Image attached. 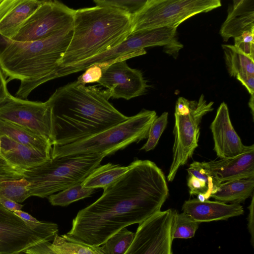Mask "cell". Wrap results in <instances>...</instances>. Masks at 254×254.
I'll list each match as a JSON object with an SVG mask.
<instances>
[{
  "label": "cell",
  "mask_w": 254,
  "mask_h": 254,
  "mask_svg": "<svg viewBox=\"0 0 254 254\" xmlns=\"http://www.w3.org/2000/svg\"><path fill=\"white\" fill-rule=\"evenodd\" d=\"M129 170L79 210L66 234L101 246L121 230L161 211L169 194L165 176L153 162L136 159Z\"/></svg>",
  "instance_id": "cell-1"
},
{
  "label": "cell",
  "mask_w": 254,
  "mask_h": 254,
  "mask_svg": "<svg viewBox=\"0 0 254 254\" xmlns=\"http://www.w3.org/2000/svg\"><path fill=\"white\" fill-rule=\"evenodd\" d=\"M107 90L77 80L57 89L47 100L52 110L53 145L72 143L127 120L109 102Z\"/></svg>",
  "instance_id": "cell-2"
},
{
  "label": "cell",
  "mask_w": 254,
  "mask_h": 254,
  "mask_svg": "<svg viewBox=\"0 0 254 254\" xmlns=\"http://www.w3.org/2000/svg\"><path fill=\"white\" fill-rule=\"evenodd\" d=\"M72 35V25L47 38L19 42L0 35V66L7 77L20 81L16 97L26 99L41 84L53 79Z\"/></svg>",
  "instance_id": "cell-3"
},
{
  "label": "cell",
  "mask_w": 254,
  "mask_h": 254,
  "mask_svg": "<svg viewBox=\"0 0 254 254\" xmlns=\"http://www.w3.org/2000/svg\"><path fill=\"white\" fill-rule=\"evenodd\" d=\"M132 16L107 6L74 10L72 35L59 62L66 67L90 59L121 44L130 34Z\"/></svg>",
  "instance_id": "cell-4"
},
{
  "label": "cell",
  "mask_w": 254,
  "mask_h": 254,
  "mask_svg": "<svg viewBox=\"0 0 254 254\" xmlns=\"http://www.w3.org/2000/svg\"><path fill=\"white\" fill-rule=\"evenodd\" d=\"M106 156L95 153L51 158L25 170L23 177L29 183L31 196L47 197L83 182Z\"/></svg>",
  "instance_id": "cell-5"
},
{
  "label": "cell",
  "mask_w": 254,
  "mask_h": 254,
  "mask_svg": "<svg viewBox=\"0 0 254 254\" xmlns=\"http://www.w3.org/2000/svg\"><path fill=\"white\" fill-rule=\"evenodd\" d=\"M156 117L155 111L143 109L127 120L87 138L65 145H53L51 158L95 153L112 154L132 143L147 138Z\"/></svg>",
  "instance_id": "cell-6"
},
{
  "label": "cell",
  "mask_w": 254,
  "mask_h": 254,
  "mask_svg": "<svg viewBox=\"0 0 254 254\" xmlns=\"http://www.w3.org/2000/svg\"><path fill=\"white\" fill-rule=\"evenodd\" d=\"M177 28L163 27L137 31L130 34L119 45L102 54L66 67H59L53 79L85 70L102 62H117L144 55L146 47L164 46L167 48L176 44Z\"/></svg>",
  "instance_id": "cell-7"
},
{
  "label": "cell",
  "mask_w": 254,
  "mask_h": 254,
  "mask_svg": "<svg viewBox=\"0 0 254 254\" xmlns=\"http://www.w3.org/2000/svg\"><path fill=\"white\" fill-rule=\"evenodd\" d=\"M221 5L220 0H147L142 9L132 16L130 34L159 27L177 28L188 18Z\"/></svg>",
  "instance_id": "cell-8"
},
{
  "label": "cell",
  "mask_w": 254,
  "mask_h": 254,
  "mask_svg": "<svg viewBox=\"0 0 254 254\" xmlns=\"http://www.w3.org/2000/svg\"><path fill=\"white\" fill-rule=\"evenodd\" d=\"M213 102H207L202 94L198 101H190L189 110L183 114L174 113V142L173 160L167 180L172 181L179 169L185 165L198 146L199 125L202 117L213 110Z\"/></svg>",
  "instance_id": "cell-9"
},
{
  "label": "cell",
  "mask_w": 254,
  "mask_h": 254,
  "mask_svg": "<svg viewBox=\"0 0 254 254\" xmlns=\"http://www.w3.org/2000/svg\"><path fill=\"white\" fill-rule=\"evenodd\" d=\"M176 210L160 211L138 224L124 254H173L172 234Z\"/></svg>",
  "instance_id": "cell-10"
},
{
  "label": "cell",
  "mask_w": 254,
  "mask_h": 254,
  "mask_svg": "<svg viewBox=\"0 0 254 254\" xmlns=\"http://www.w3.org/2000/svg\"><path fill=\"white\" fill-rule=\"evenodd\" d=\"M74 11L59 1L42 0L12 40L31 42L49 37L72 25Z\"/></svg>",
  "instance_id": "cell-11"
},
{
  "label": "cell",
  "mask_w": 254,
  "mask_h": 254,
  "mask_svg": "<svg viewBox=\"0 0 254 254\" xmlns=\"http://www.w3.org/2000/svg\"><path fill=\"white\" fill-rule=\"evenodd\" d=\"M0 119L21 126L53 146L52 110L48 101H31L10 95L0 105Z\"/></svg>",
  "instance_id": "cell-12"
},
{
  "label": "cell",
  "mask_w": 254,
  "mask_h": 254,
  "mask_svg": "<svg viewBox=\"0 0 254 254\" xmlns=\"http://www.w3.org/2000/svg\"><path fill=\"white\" fill-rule=\"evenodd\" d=\"M55 236L35 231L0 204V254H18Z\"/></svg>",
  "instance_id": "cell-13"
},
{
  "label": "cell",
  "mask_w": 254,
  "mask_h": 254,
  "mask_svg": "<svg viewBox=\"0 0 254 254\" xmlns=\"http://www.w3.org/2000/svg\"><path fill=\"white\" fill-rule=\"evenodd\" d=\"M98 83L106 88L110 98L126 100L144 94L148 87L141 71L130 68L126 60L106 67Z\"/></svg>",
  "instance_id": "cell-14"
},
{
  "label": "cell",
  "mask_w": 254,
  "mask_h": 254,
  "mask_svg": "<svg viewBox=\"0 0 254 254\" xmlns=\"http://www.w3.org/2000/svg\"><path fill=\"white\" fill-rule=\"evenodd\" d=\"M214 150L220 159L231 158L242 154L250 147L244 145L232 124L227 105L222 102L210 126Z\"/></svg>",
  "instance_id": "cell-15"
},
{
  "label": "cell",
  "mask_w": 254,
  "mask_h": 254,
  "mask_svg": "<svg viewBox=\"0 0 254 254\" xmlns=\"http://www.w3.org/2000/svg\"><path fill=\"white\" fill-rule=\"evenodd\" d=\"M221 184L244 178L254 177V145L245 152L231 158L198 162Z\"/></svg>",
  "instance_id": "cell-16"
},
{
  "label": "cell",
  "mask_w": 254,
  "mask_h": 254,
  "mask_svg": "<svg viewBox=\"0 0 254 254\" xmlns=\"http://www.w3.org/2000/svg\"><path fill=\"white\" fill-rule=\"evenodd\" d=\"M42 2L38 0H0V35L12 39Z\"/></svg>",
  "instance_id": "cell-17"
},
{
  "label": "cell",
  "mask_w": 254,
  "mask_h": 254,
  "mask_svg": "<svg viewBox=\"0 0 254 254\" xmlns=\"http://www.w3.org/2000/svg\"><path fill=\"white\" fill-rule=\"evenodd\" d=\"M182 209L183 212L199 223L226 220L243 215L244 212L243 207L240 204H228L209 200L201 201L197 198L185 201Z\"/></svg>",
  "instance_id": "cell-18"
},
{
  "label": "cell",
  "mask_w": 254,
  "mask_h": 254,
  "mask_svg": "<svg viewBox=\"0 0 254 254\" xmlns=\"http://www.w3.org/2000/svg\"><path fill=\"white\" fill-rule=\"evenodd\" d=\"M252 30H254V0H234L220 30L223 41L227 42Z\"/></svg>",
  "instance_id": "cell-19"
},
{
  "label": "cell",
  "mask_w": 254,
  "mask_h": 254,
  "mask_svg": "<svg viewBox=\"0 0 254 254\" xmlns=\"http://www.w3.org/2000/svg\"><path fill=\"white\" fill-rule=\"evenodd\" d=\"M0 155L8 162L24 170L39 166L51 158V154L19 143L0 135Z\"/></svg>",
  "instance_id": "cell-20"
},
{
  "label": "cell",
  "mask_w": 254,
  "mask_h": 254,
  "mask_svg": "<svg viewBox=\"0 0 254 254\" xmlns=\"http://www.w3.org/2000/svg\"><path fill=\"white\" fill-rule=\"evenodd\" d=\"M187 185L191 195H196L203 201L208 200L220 184L198 162H193L187 169Z\"/></svg>",
  "instance_id": "cell-21"
},
{
  "label": "cell",
  "mask_w": 254,
  "mask_h": 254,
  "mask_svg": "<svg viewBox=\"0 0 254 254\" xmlns=\"http://www.w3.org/2000/svg\"><path fill=\"white\" fill-rule=\"evenodd\" d=\"M254 177L240 179L221 184L211 195L215 200L240 204L254 193Z\"/></svg>",
  "instance_id": "cell-22"
},
{
  "label": "cell",
  "mask_w": 254,
  "mask_h": 254,
  "mask_svg": "<svg viewBox=\"0 0 254 254\" xmlns=\"http://www.w3.org/2000/svg\"><path fill=\"white\" fill-rule=\"evenodd\" d=\"M3 135L19 143L51 154L52 144L49 140L21 126L0 119V136Z\"/></svg>",
  "instance_id": "cell-23"
},
{
  "label": "cell",
  "mask_w": 254,
  "mask_h": 254,
  "mask_svg": "<svg viewBox=\"0 0 254 254\" xmlns=\"http://www.w3.org/2000/svg\"><path fill=\"white\" fill-rule=\"evenodd\" d=\"M48 245L55 254H105L100 246L91 245L66 234L57 235Z\"/></svg>",
  "instance_id": "cell-24"
},
{
  "label": "cell",
  "mask_w": 254,
  "mask_h": 254,
  "mask_svg": "<svg viewBox=\"0 0 254 254\" xmlns=\"http://www.w3.org/2000/svg\"><path fill=\"white\" fill-rule=\"evenodd\" d=\"M129 169L130 165L121 166L111 163L100 166L83 182V186L94 189L99 188L104 189L119 179Z\"/></svg>",
  "instance_id": "cell-25"
},
{
  "label": "cell",
  "mask_w": 254,
  "mask_h": 254,
  "mask_svg": "<svg viewBox=\"0 0 254 254\" xmlns=\"http://www.w3.org/2000/svg\"><path fill=\"white\" fill-rule=\"evenodd\" d=\"M226 65L231 76L236 77L240 73L254 75V59L246 55L234 45L223 44Z\"/></svg>",
  "instance_id": "cell-26"
},
{
  "label": "cell",
  "mask_w": 254,
  "mask_h": 254,
  "mask_svg": "<svg viewBox=\"0 0 254 254\" xmlns=\"http://www.w3.org/2000/svg\"><path fill=\"white\" fill-rule=\"evenodd\" d=\"M95 189L83 186V182L48 196L50 203L54 206H66L71 203L90 196Z\"/></svg>",
  "instance_id": "cell-27"
},
{
  "label": "cell",
  "mask_w": 254,
  "mask_h": 254,
  "mask_svg": "<svg viewBox=\"0 0 254 254\" xmlns=\"http://www.w3.org/2000/svg\"><path fill=\"white\" fill-rule=\"evenodd\" d=\"M29 183L24 177L0 182V196L21 203L31 196Z\"/></svg>",
  "instance_id": "cell-28"
},
{
  "label": "cell",
  "mask_w": 254,
  "mask_h": 254,
  "mask_svg": "<svg viewBox=\"0 0 254 254\" xmlns=\"http://www.w3.org/2000/svg\"><path fill=\"white\" fill-rule=\"evenodd\" d=\"M134 233L124 228L109 238L100 246L105 254H124L130 246Z\"/></svg>",
  "instance_id": "cell-29"
},
{
  "label": "cell",
  "mask_w": 254,
  "mask_h": 254,
  "mask_svg": "<svg viewBox=\"0 0 254 254\" xmlns=\"http://www.w3.org/2000/svg\"><path fill=\"white\" fill-rule=\"evenodd\" d=\"M199 227V223L185 213L176 211L173 229V239L192 238Z\"/></svg>",
  "instance_id": "cell-30"
},
{
  "label": "cell",
  "mask_w": 254,
  "mask_h": 254,
  "mask_svg": "<svg viewBox=\"0 0 254 254\" xmlns=\"http://www.w3.org/2000/svg\"><path fill=\"white\" fill-rule=\"evenodd\" d=\"M96 6L113 8L131 16L138 13L147 0H94Z\"/></svg>",
  "instance_id": "cell-31"
},
{
  "label": "cell",
  "mask_w": 254,
  "mask_h": 254,
  "mask_svg": "<svg viewBox=\"0 0 254 254\" xmlns=\"http://www.w3.org/2000/svg\"><path fill=\"white\" fill-rule=\"evenodd\" d=\"M168 117V113L164 112L159 117H156L150 127L148 139L141 148V150L149 151L153 149L156 146L167 126Z\"/></svg>",
  "instance_id": "cell-32"
},
{
  "label": "cell",
  "mask_w": 254,
  "mask_h": 254,
  "mask_svg": "<svg viewBox=\"0 0 254 254\" xmlns=\"http://www.w3.org/2000/svg\"><path fill=\"white\" fill-rule=\"evenodd\" d=\"M31 229L44 234L56 236L59 231L56 223L39 221L29 213L21 210L14 212Z\"/></svg>",
  "instance_id": "cell-33"
},
{
  "label": "cell",
  "mask_w": 254,
  "mask_h": 254,
  "mask_svg": "<svg viewBox=\"0 0 254 254\" xmlns=\"http://www.w3.org/2000/svg\"><path fill=\"white\" fill-rule=\"evenodd\" d=\"M24 171L8 162L0 154V182L21 179Z\"/></svg>",
  "instance_id": "cell-34"
},
{
  "label": "cell",
  "mask_w": 254,
  "mask_h": 254,
  "mask_svg": "<svg viewBox=\"0 0 254 254\" xmlns=\"http://www.w3.org/2000/svg\"><path fill=\"white\" fill-rule=\"evenodd\" d=\"M109 66L107 62H103L93 65L88 68L80 76L77 81L84 85L87 83L98 82L102 77L103 70Z\"/></svg>",
  "instance_id": "cell-35"
},
{
  "label": "cell",
  "mask_w": 254,
  "mask_h": 254,
  "mask_svg": "<svg viewBox=\"0 0 254 254\" xmlns=\"http://www.w3.org/2000/svg\"><path fill=\"white\" fill-rule=\"evenodd\" d=\"M7 77L0 66V105L4 103L11 94L7 88Z\"/></svg>",
  "instance_id": "cell-36"
},
{
  "label": "cell",
  "mask_w": 254,
  "mask_h": 254,
  "mask_svg": "<svg viewBox=\"0 0 254 254\" xmlns=\"http://www.w3.org/2000/svg\"><path fill=\"white\" fill-rule=\"evenodd\" d=\"M237 79L246 88L251 95L254 93V75L248 73H240Z\"/></svg>",
  "instance_id": "cell-37"
},
{
  "label": "cell",
  "mask_w": 254,
  "mask_h": 254,
  "mask_svg": "<svg viewBox=\"0 0 254 254\" xmlns=\"http://www.w3.org/2000/svg\"><path fill=\"white\" fill-rule=\"evenodd\" d=\"M27 254H55L48 247V242L43 243L25 251Z\"/></svg>",
  "instance_id": "cell-38"
},
{
  "label": "cell",
  "mask_w": 254,
  "mask_h": 254,
  "mask_svg": "<svg viewBox=\"0 0 254 254\" xmlns=\"http://www.w3.org/2000/svg\"><path fill=\"white\" fill-rule=\"evenodd\" d=\"M0 204L6 209L13 212L20 210L23 206V205L4 196H0Z\"/></svg>",
  "instance_id": "cell-39"
},
{
  "label": "cell",
  "mask_w": 254,
  "mask_h": 254,
  "mask_svg": "<svg viewBox=\"0 0 254 254\" xmlns=\"http://www.w3.org/2000/svg\"><path fill=\"white\" fill-rule=\"evenodd\" d=\"M252 200L250 206H249V214L248 217V228L250 234L251 236V243L254 246V193L252 195Z\"/></svg>",
  "instance_id": "cell-40"
},
{
  "label": "cell",
  "mask_w": 254,
  "mask_h": 254,
  "mask_svg": "<svg viewBox=\"0 0 254 254\" xmlns=\"http://www.w3.org/2000/svg\"><path fill=\"white\" fill-rule=\"evenodd\" d=\"M251 98L250 100V102L249 103V107L252 110V113L253 115V117H254V95H251Z\"/></svg>",
  "instance_id": "cell-41"
},
{
  "label": "cell",
  "mask_w": 254,
  "mask_h": 254,
  "mask_svg": "<svg viewBox=\"0 0 254 254\" xmlns=\"http://www.w3.org/2000/svg\"><path fill=\"white\" fill-rule=\"evenodd\" d=\"M26 254V253H25V252H21V253H19V254Z\"/></svg>",
  "instance_id": "cell-42"
},
{
  "label": "cell",
  "mask_w": 254,
  "mask_h": 254,
  "mask_svg": "<svg viewBox=\"0 0 254 254\" xmlns=\"http://www.w3.org/2000/svg\"></svg>",
  "instance_id": "cell-43"
}]
</instances>
